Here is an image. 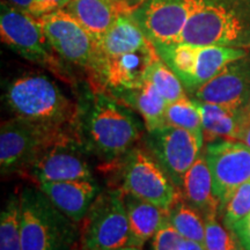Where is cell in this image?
<instances>
[{
    "label": "cell",
    "instance_id": "obj_1",
    "mask_svg": "<svg viewBox=\"0 0 250 250\" xmlns=\"http://www.w3.org/2000/svg\"><path fill=\"white\" fill-rule=\"evenodd\" d=\"M77 138L87 152L104 161L126 155L143 136L132 109L111 96L96 93L87 107L77 109Z\"/></svg>",
    "mask_w": 250,
    "mask_h": 250
},
{
    "label": "cell",
    "instance_id": "obj_2",
    "mask_svg": "<svg viewBox=\"0 0 250 250\" xmlns=\"http://www.w3.org/2000/svg\"><path fill=\"white\" fill-rule=\"evenodd\" d=\"M177 43L250 49V0H193Z\"/></svg>",
    "mask_w": 250,
    "mask_h": 250
},
{
    "label": "cell",
    "instance_id": "obj_3",
    "mask_svg": "<svg viewBox=\"0 0 250 250\" xmlns=\"http://www.w3.org/2000/svg\"><path fill=\"white\" fill-rule=\"evenodd\" d=\"M22 250H74L80 230L40 188H24L20 193Z\"/></svg>",
    "mask_w": 250,
    "mask_h": 250
},
{
    "label": "cell",
    "instance_id": "obj_4",
    "mask_svg": "<svg viewBox=\"0 0 250 250\" xmlns=\"http://www.w3.org/2000/svg\"><path fill=\"white\" fill-rule=\"evenodd\" d=\"M7 105L17 117L64 127L74 124L77 109L55 81L44 74L17 78L5 93Z\"/></svg>",
    "mask_w": 250,
    "mask_h": 250
},
{
    "label": "cell",
    "instance_id": "obj_5",
    "mask_svg": "<svg viewBox=\"0 0 250 250\" xmlns=\"http://www.w3.org/2000/svg\"><path fill=\"white\" fill-rule=\"evenodd\" d=\"M159 57L173 70L188 92L193 93L217 76L226 65L242 58L250 49L188 43L155 44Z\"/></svg>",
    "mask_w": 250,
    "mask_h": 250
},
{
    "label": "cell",
    "instance_id": "obj_6",
    "mask_svg": "<svg viewBox=\"0 0 250 250\" xmlns=\"http://www.w3.org/2000/svg\"><path fill=\"white\" fill-rule=\"evenodd\" d=\"M81 224V250H114L129 246V219L122 189L100 193Z\"/></svg>",
    "mask_w": 250,
    "mask_h": 250
},
{
    "label": "cell",
    "instance_id": "obj_7",
    "mask_svg": "<svg viewBox=\"0 0 250 250\" xmlns=\"http://www.w3.org/2000/svg\"><path fill=\"white\" fill-rule=\"evenodd\" d=\"M67 132L64 127L15 116L0 129V168L2 175L28 170L51 143Z\"/></svg>",
    "mask_w": 250,
    "mask_h": 250
},
{
    "label": "cell",
    "instance_id": "obj_8",
    "mask_svg": "<svg viewBox=\"0 0 250 250\" xmlns=\"http://www.w3.org/2000/svg\"><path fill=\"white\" fill-rule=\"evenodd\" d=\"M0 35L2 42L21 57L48 68L62 80L70 81L35 17L20 11L8 1H2Z\"/></svg>",
    "mask_w": 250,
    "mask_h": 250
},
{
    "label": "cell",
    "instance_id": "obj_9",
    "mask_svg": "<svg viewBox=\"0 0 250 250\" xmlns=\"http://www.w3.org/2000/svg\"><path fill=\"white\" fill-rule=\"evenodd\" d=\"M122 191L169 210L180 199V188L147 148L134 147L125 155Z\"/></svg>",
    "mask_w": 250,
    "mask_h": 250
},
{
    "label": "cell",
    "instance_id": "obj_10",
    "mask_svg": "<svg viewBox=\"0 0 250 250\" xmlns=\"http://www.w3.org/2000/svg\"><path fill=\"white\" fill-rule=\"evenodd\" d=\"M49 44L62 61L92 70L95 62V40L65 8L36 18Z\"/></svg>",
    "mask_w": 250,
    "mask_h": 250
},
{
    "label": "cell",
    "instance_id": "obj_11",
    "mask_svg": "<svg viewBox=\"0 0 250 250\" xmlns=\"http://www.w3.org/2000/svg\"><path fill=\"white\" fill-rule=\"evenodd\" d=\"M204 154L221 213L232 193L250 181V147L237 140L220 139L208 143Z\"/></svg>",
    "mask_w": 250,
    "mask_h": 250
},
{
    "label": "cell",
    "instance_id": "obj_12",
    "mask_svg": "<svg viewBox=\"0 0 250 250\" xmlns=\"http://www.w3.org/2000/svg\"><path fill=\"white\" fill-rule=\"evenodd\" d=\"M86 152L77 136L65 132L37 156L28 171L39 184L93 180V171L86 159Z\"/></svg>",
    "mask_w": 250,
    "mask_h": 250
},
{
    "label": "cell",
    "instance_id": "obj_13",
    "mask_svg": "<svg viewBox=\"0 0 250 250\" xmlns=\"http://www.w3.org/2000/svg\"><path fill=\"white\" fill-rule=\"evenodd\" d=\"M203 143L195 133L168 124L149 131L146 137L147 149L180 190L184 175L202 154Z\"/></svg>",
    "mask_w": 250,
    "mask_h": 250
},
{
    "label": "cell",
    "instance_id": "obj_14",
    "mask_svg": "<svg viewBox=\"0 0 250 250\" xmlns=\"http://www.w3.org/2000/svg\"><path fill=\"white\" fill-rule=\"evenodd\" d=\"M193 11V0H144L132 12L147 39L155 44L179 42Z\"/></svg>",
    "mask_w": 250,
    "mask_h": 250
},
{
    "label": "cell",
    "instance_id": "obj_15",
    "mask_svg": "<svg viewBox=\"0 0 250 250\" xmlns=\"http://www.w3.org/2000/svg\"><path fill=\"white\" fill-rule=\"evenodd\" d=\"M159 57L154 45L95 62L90 73L95 77L96 85L108 89L112 95L142 86L149 67Z\"/></svg>",
    "mask_w": 250,
    "mask_h": 250
},
{
    "label": "cell",
    "instance_id": "obj_16",
    "mask_svg": "<svg viewBox=\"0 0 250 250\" xmlns=\"http://www.w3.org/2000/svg\"><path fill=\"white\" fill-rule=\"evenodd\" d=\"M196 100L245 110L250 100V50L192 93Z\"/></svg>",
    "mask_w": 250,
    "mask_h": 250
},
{
    "label": "cell",
    "instance_id": "obj_17",
    "mask_svg": "<svg viewBox=\"0 0 250 250\" xmlns=\"http://www.w3.org/2000/svg\"><path fill=\"white\" fill-rule=\"evenodd\" d=\"M39 188L58 210L77 224L86 218L100 195V188L94 179L44 182L40 183Z\"/></svg>",
    "mask_w": 250,
    "mask_h": 250
},
{
    "label": "cell",
    "instance_id": "obj_18",
    "mask_svg": "<svg viewBox=\"0 0 250 250\" xmlns=\"http://www.w3.org/2000/svg\"><path fill=\"white\" fill-rule=\"evenodd\" d=\"M136 7L127 0H68L62 8L70 12L96 41L121 14L132 13Z\"/></svg>",
    "mask_w": 250,
    "mask_h": 250
},
{
    "label": "cell",
    "instance_id": "obj_19",
    "mask_svg": "<svg viewBox=\"0 0 250 250\" xmlns=\"http://www.w3.org/2000/svg\"><path fill=\"white\" fill-rule=\"evenodd\" d=\"M151 44L153 43L145 35L132 13L121 14L104 35L95 41V62L136 51Z\"/></svg>",
    "mask_w": 250,
    "mask_h": 250
},
{
    "label": "cell",
    "instance_id": "obj_20",
    "mask_svg": "<svg viewBox=\"0 0 250 250\" xmlns=\"http://www.w3.org/2000/svg\"><path fill=\"white\" fill-rule=\"evenodd\" d=\"M129 219V246L143 248L168 220V210L124 193Z\"/></svg>",
    "mask_w": 250,
    "mask_h": 250
},
{
    "label": "cell",
    "instance_id": "obj_21",
    "mask_svg": "<svg viewBox=\"0 0 250 250\" xmlns=\"http://www.w3.org/2000/svg\"><path fill=\"white\" fill-rule=\"evenodd\" d=\"M183 198L201 212L203 217L219 214V202L213 193V182L210 167L204 153L184 175L181 186Z\"/></svg>",
    "mask_w": 250,
    "mask_h": 250
},
{
    "label": "cell",
    "instance_id": "obj_22",
    "mask_svg": "<svg viewBox=\"0 0 250 250\" xmlns=\"http://www.w3.org/2000/svg\"><path fill=\"white\" fill-rule=\"evenodd\" d=\"M193 100L202 115L204 140L208 143L220 139L239 142L240 132L246 118L245 110Z\"/></svg>",
    "mask_w": 250,
    "mask_h": 250
},
{
    "label": "cell",
    "instance_id": "obj_23",
    "mask_svg": "<svg viewBox=\"0 0 250 250\" xmlns=\"http://www.w3.org/2000/svg\"><path fill=\"white\" fill-rule=\"evenodd\" d=\"M115 99L138 112L143 117L147 132L166 125V109L168 103L149 80L146 79L137 88L117 94Z\"/></svg>",
    "mask_w": 250,
    "mask_h": 250
},
{
    "label": "cell",
    "instance_id": "obj_24",
    "mask_svg": "<svg viewBox=\"0 0 250 250\" xmlns=\"http://www.w3.org/2000/svg\"><path fill=\"white\" fill-rule=\"evenodd\" d=\"M168 221L183 239L201 243L204 241V217L184 198H180L168 210Z\"/></svg>",
    "mask_w": 250,
    "mask_h": 250
},
{
    "label": "cell",
    "instance_id": "obj_25",
    "mask_svg": "<svg viewBox=\"0 0 250 250\" xmlns=\"http://www.w3.org/2000/svg\"><path fill=\"white\" fill-rule=\"evenodd\" d=\"M0 250H22L20 195H12L0 215Z\"/></svg>",
    "mask_w": 250,
    "mask_h": 250
},
{
    "label": "cell",
    "instance_id": "obj_26",
    "mask_svg": "<svg viewBox=\"0 0 250 250\" xmlns=\"http://www.w3.org/2000/svg\"><path fill=\"white\" fill-rule=\"evenodd\" d=\"M166 124L190 131L204 139L201 111L195 100L188 96L168 103L166 109Z\"/></svg>",
    "mask_w": 250,
    "mask_h": 250
},
{
    "label": "cell",
    "instance_id": "obj_27",
    "mask_svg": "<svg viewBox=\"0 0 250 250\" xmlns=\"http://www.w3.org/2000/svg\"><path fill=\"white\" fill-rule=\"evenodd\" d=\"M146 79L151 81L167 103L187 96V89L182 81L160 57L156 58L149 67Z\"/></svg>",
    "mask_w": 250,
    "mask_h": 250
},
{
    "label": "cell",
    "instance_id": "obj_28",
    "mask_svg": "<svg viewBox=\"0 0 250 250\" xmlns=\"http://www.w3.org/2000/svg\"><path fill=\"white\" fill-rule=\"evenodd\" d=\"M205 236L203 246L205 250H243L241 243L232 230L220 224L217 214L204 218Z\"/></svg>",
    "mask_w": 250,
    "mask_h": 250
},
{
    "label": "cell",
    "instance_id": "obj_29",
    "mask_svg": "<svg viewBox=\"0 0 250 250\" xmlns=\"http://www.w3.org/2000/svg\"><path fill=\"white\" fill-rule=\"evenodd\" d=\"M250 213V181L243 183L232 193L221 215L223 224L228 229L232 228Z\"/></svg>",
    "mask_w": 250,
    "mask_h": 250
},
{
    "label": "cell",
    "instance_id": "obj_30",
    "mask_svg": "<svg viewBox=\"0 0 250 250\" xmlns=\"http://www.w3.org/2000/svg\"><path fill=\"white\" fill-rule=\"evenodd\" d=\"M183 240L167 220L153 237V250H181Z\"/></svg>",
    "mask_w": 250,
    "mask_h": 250
},
{
    "label": "cell",
    "instance_id": "obj_31",
    "mask_svg": "<svg viewBox=\"0 0 250 250\" xmlns=\"http://www.w3.org/2000/svg\"><path fill=\"white\" fill-rule=\"evenodd\" d=\"M11 5L20 9V11L28 13L33 17L39 18L58 9L57 6L43 1V0H8Z\"/></svg>",
    "mask_w": 250,
    "mask_h": 250
},
{
    "label": "cell",
    "instance_id": "obj_32",
    "mask_svg": "<svg viewBox=\"0 0 250 250\" xmlns=\"http://www.w3.org/2000/svg\"><path fill=\"white\" fill-rule=\"evenodd\" d=\"M232 232L239 239L243 250H250V213L232 228Z\"/></svg>",
    "mask_w": 250,
    "mask_h": 250
},
{
    "label": "cell",
    "instance_id": "obj_33",
    "mask_svg": "<svg viewBox=\"0 0 250 250\" xmlns=\"http://www.w3.org/2000/svg\"><path fill=\"white\" fill-rule=\"evenodd\" d=\"M239 142L246 144L247 146L250 147V120L245 118V123L242 125L241 132L239 136Z\"/></svg>",
    "mask_w": 250,
    "mask_h": 250
},
{
    "label": "cell",
    "instance_id": "obj_34",
    "mask_svg": "<svg viewBox=\"0 0 250 250\" xmlns=\"http://www.w3.org/2000/svg\"><path fill=\"white\" fill-rule=\"evenodd\" d=\"M181 250H205L204 246L201 242L192 241V240H183L182 247H181Z\"/></svg>",
    "mask_w": 250,
    "mask_h": 250
},
{
    "label": "cell",
    "instance_id": "obj_35",
    "mask_svg": "<svg viewBox=\"0 0 250 250\" xmlns=\"http://www.w3.org/2000/svg\"><path fill=\"white\" fill-rule=\"evenodd\" d=\"M43 1H46V2H50V4L57 6L58 8H62L65 5L67 4L68 0H43Z\"/></svg>",
    "mask_w": 250,
    "mask_h": 250
},
{
    "label": "cell",
    "instance_id": "obj_36",
    "mask_svg": "<svg viewBox=\"0 0 250 250\" xmlns=\"http://www.w3.org/2000/svg\"><path fill=\"white\" fill-rule=\"evenodd\" d=\"M114 250H143V248H139V247H133V246H125V247H122V248L114 249Z\"/></svg>",
    "mask_w": 250,
    "mask_h": 250
},
{
    "label": "cell",
    "instance_id": "obj_37",
    "mask_svg": "<svg viewBox=\"0 0 250 250\" xmlns=\"http://www.w3.org/2000/svg\"><path fill=\"white\" fill-rule=\"evenodd\" d=\"M245 115H246V118H249V120H250V100H249L248 104H247V107L245 109Z\"/></svg>",
    "mask_w": 250,
    "mask_h": 250
},
{
    "label": "cell",
    "instance_id": "obj_38",
    "mask_svg": "<svg viewBox=\"0 0 250 250\" xmlns=\"http://www.w3.org/2000/svg\"><path fill=\"white\" fill-rule=\"evenodd\" d=\"M74 250H81V248H80V246H78V247H77V248H76V249H74Z\"/></svg>",
    "mask_w": 250,
    "mask_h": 250
}]
</instances>
